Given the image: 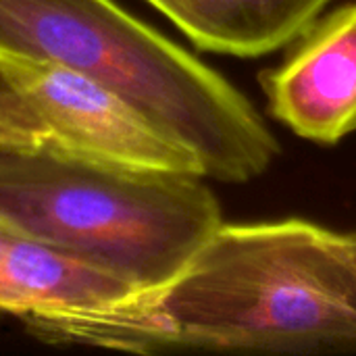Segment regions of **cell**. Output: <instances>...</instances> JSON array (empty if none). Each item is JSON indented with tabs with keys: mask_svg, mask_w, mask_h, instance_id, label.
Returning a JSON list of instances; mask_svg holds the SVG:
<instances>
[{
	"mask_svg": "<svg viewBox=\"0 0 356 356\" xmlns=\"http://www.w3.org/2000/svg\"><path fill=\"white\" fill-rule=\"evenodd\" d=\"M27 330L127 353L356 350L355 250L307 219L221 223L169 284Z\"/></svg>",
	"mask_w": 356,
	"mask_h": 356,
	"instance_id": "obj_1",
	"label": "cell"
},
{
	"mask_svg": "<svg viewBox=\"0 0 356 356\" xmlns=\"http://www.w3.org/2000/svg\"><path fill=\"white\" fill-rule=\"evenodd\" d=\"M0 48L102 81L190 148L217 181H250L280 154L234 83L115 0H0Z\"/></svg>",
	"mask_w": 356,
	"mask_h": 356,
	"instance_id": "obj_2",
	"label": "cell"
},
{
	"mask_svg": "<svg viewBox=\"0 0 356 356\" xmlns=\"http://www.w3.org/2000/svg\"><path fill=\"white\" fill-rule=\"evenodd\" d=\"M0 221L146 292L175 280L223 215L202 175L104 167L40 148L0 150Z\"/></svg>",
	"mask_w": 356,
	"mask_h": 356,
	"instance_id": "obj_3",
	"label": "cell"
},
{
	"mask_svg": "<svg viewBox=\"0 0 356 356\" xmlns=\"http://www.w3.org/2000/svg\"><path fill=\"white\" fill-rule=\"evenodd\" d=\"M0 79L44 125L50 150L104 167L207 177L190 148L81 71L0 48Z\"/></svg>",
	"mask_w": 356,
	"mask_h": 356,
	"instance_id": "obj_4",
	"label": "cell"
},
{
	"mask_svg": "<svg viewBox=\"0 0 356 356\" xmlns=\"http://www.w3.org/2000/svg\"><path fill=\"white\" fill-rule=\"evenodd\" d=\"M267 111L298 138L332 146L356 131V2L311 23L261 73Z\"/></svg>",
	"mask_w": 356,
	"mask_h": 356,
	"instance_id": "obj_5",
	"label": "cell"
},
{
	"mask_svg": "<svg viewBox=\"0 0 356 356\" xmlns=\"http://www.w3.org/2000/svg\"><path fill=\"white\" fill-rule=\"evenodd\" d=\"M136 292L115 273L0 221V315L29 325L104 309Z\"/></svg>",
	"mask_w": 356,
	"mask_h": 356,
	"instance_id": "obj_6",
	"label": "cell"
},
{
	"mask_svg": "<svg viewBox=\"0 0 356 356\" xmlns=\"http://www.w3.org/2000/svg\"><path fill=\"white\" fill-rule=\"evenodd\" d=\"M194 46L254 58L292 44L330 0H146Z\"/></svg>",
	"mask_w": 356,
	"mask_h": 356,
	"instance_id": "obj_7",
	"label": "cell"
},
{
	"mask_svg": "<svg viewBox=\"0 0 356 356\" xmlns=\"http://www.w3.org/2000/svg\"><path fill=\"white\" fill-rule=\"evenodd\" d=\"M348 240H350V244H353V250H355L356 257V232H350V234H348Z\"/></svg>",
	"mask_w": 356,
	"mask_h": 356,
	"instance_id": "obj_8",
	"label": "cell"
}]
</instances>
